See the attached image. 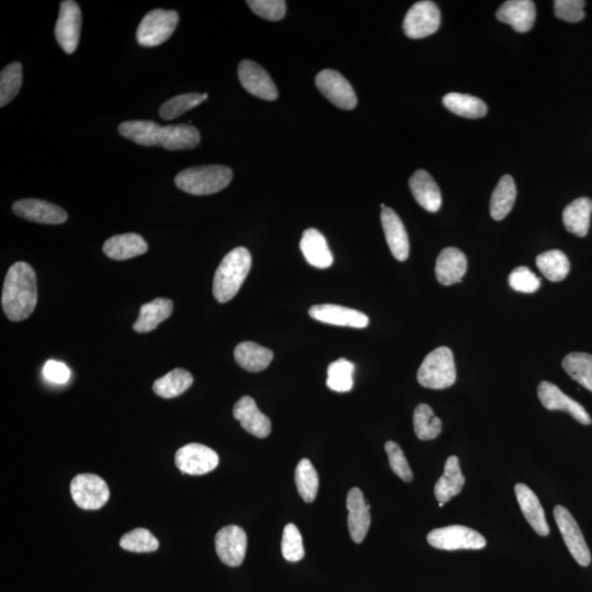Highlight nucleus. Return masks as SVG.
<instances>
[{"mask_svg": "<svg viewBox=\"0 0 592 592\" xmlns=\"http://www.w3.org/2000/svg\"><path fill=\"white\" fill-rule=\"evenodd\" d=\"M427 540L433 548L445 551L482 550L486 546L482 534L464 525H449L433 530Z\"/></svg>", "mask_w": 592, "mask_h": 592, "instance_id": "obj_6", "label": "nucleus"}, {"mask_svg": "<svg viewBox=\"0 0 592 592\" xmlns=\"http://www.w3.org/2000/svg\"><path fill=\"white\" fill-rule=\"evenodd\" d=\"M444 107L452 114L468 119H479L487 114V105L474 96L450 93L443 97Z\"/></svg>", "mask_w": 592, "mask_h": 592, "instance_id": "obj_34", "label": "nucleus"}, {"mask_svg": "<svg viewBox=\"0 0 592 592\" xmlns=\"http://www.w3.org/2000/svg\"><path fill=\"white\" fill-rule=\"evenodd\" d=\"M149 250L148 242L135 232L111 237L104 245V252L110 260H128L144 255Z\"/></svg>", "mask_w": 592, "mask_h": 592, "instance_id": "obj_25", "label": "nucleus"}, {"mask_svg": "<svg viewBox=\"0 0 592 592\" xmlns=\"http://www.w3.org/2000/svg\"><path fill=\"white\" fill-rule=\"evenodd\" d=\"M22 86L23 65L14 62L6 66L0 74V107L4 108L16 98Z\"/></svg>", "mask_w": 592, "mask_h": 592, "instance_id": "obj_41", "label": "nucleus"}, {"mask_svg": "<svg viewBox=\"0 0 592 592\" xmlns=\"http://www.w3.org/2000/svg\"><path fill=\"white\" fill-rule=\"evenodd\" d=\"M13 211L22 219L40 223V224H63L68 219V214L62 207L38 199H23L14 202Z\"/></svg>", "mask_w": 592, "mask_h": 592, "instance_id": "obj_15", "label": "nucleus"}, {"mask_svg": "<svg viewBox=\"0 0 592 592\" xmlns=\"http://www.w3.org/2000/svg\"><path fill=\"white\" fill-rule=\"evenodd\" d=\"M82 30V10L73 0L60 3L59 16L55 25V38L65 53L77 50Z\"/></svg>", "mask_w": 592, "mask_h": 592, "instance_id": "obj_10", "label": "nucleus"}, {"mask_svg": "<svg viewBox=\"0 0 592 592\" xmlns=\"http://www.w3.org/2000/svg\"><path fill=\"white\" fill-rule=\"evenodd\" d=\"M536 266L551 282L563 281L570 271L568 256L560 250H549L536 257Z\"/></svg>", "mask_w": 592, "mask_h": 592, "instance_id": "obj_36", "label": "nucleus"}, {"mask_svg": "<svg viewBox=\"0 0 592 592\" xmlns=\"http://www.w3.org/2000/svg\"><path fill=\"white\" fill-rule=\"evenodd\" d=\"M563 368L569 376L592 392V356L588 353L574 352L566 356Z\"/></svg>", "mask_w": 592, "mask_h": 592, "instance_id": "obj_38", "label": "nucleus"}, {"mask_svg": "<svg viewBox=\"0 0 592 592\" xmlns=\"http://www.w3.org/2000/svg\"><path fill=\"white\" fill-rule=\"evenodd\" d=\"M281 550L283 558L288 561H298L305 558V551L302 535L296 524H288L285 526Z\"/></svg>", "mask_w": 592, "mask_h": 592, "instance_id": "obj_44", "label": "nucleus"}, {"mask_svg": "<svg viewBox=\"0 0 592 592\" xmlns=\"http://www.w3.org/2000/svg\"><path fill=\"white\" fill-rule=\"evenodd\" d=\"M414 433L420 440L436 439L442 432V423L427 404H420L414 412Z\"/></svg>", "mask_w": 592, "mask_h": 592, "instance_id": "obj_37", "label": "nucleus"}, {"mask_svg": "<svg viewBox=\"0 0 592 592\" xmlns=\"http://www.w3.org/2000/svg\"><path fill=\"white\" fill-rule=\"evenodd\" d=\"M161 129L154 121H126L119 125V133L138 145L153 148L160 146Z\"/></svg>", "mask_w": 592, "mask_h": 592, "instance_id": "obj_29", "label": "nucleus"}, {"mask_svg": "<svg viewBox=\"0 0 592 592\" xmlns=\"http://www.w3.org/2000/svg\"><path fill=\"white\" fill-rule=\"evenodd\" d=\"M316 86L321 93L336 107L343 110L356 108L358 99L352 86L336 70H322L316 76Z\"/></svg>", "mask_w": 592, "mask_h": 592, "instance_id": "obj_12", "label": "nucleus"}, {"mask_svg": "<svg viewBox=\"0 0 592 592\" xmlns=\"http://www.w3.org/2000/svg\"><path fill=\"white\" fill-rule=\"evenodd\" d=\"M234 358L237 364L244 370L260 372L269 367L273 352L270 349L258 345L256 342H244L235 348Z\"/></svg>", "mask_w": 592, "mask_h": 592, "instance_id": "obj_30", "label": "nucleus"}, {"mask_svg": "<svg viewBox=\"0 0 592 592\" xmlns=\"http://www.w3.org/2000/svg\"><path fill=\"white\" fill-rule=\"evenodd\" d=\"M215 550L223 564L237 568L244 561L247 535L239 525H227L215 536Z\"/></svg>", "mask_w": 592, "mask_h": 592, "instance_id": "obj_13", "label": "nucleus"}, {"mask_svg": "<svg viewBox=\"0 0 592 592\" xmlns=\"http://www.w3.org/2000/svg\"><path fill=\"white\" fill-rule=\"evenodd\" d=\"M381 221L387 245L395 260H407L411 247H409L407 232L401 217L396 214V212L386 206L382 209Z\"/></svg>", "mask_w": 592, "mask_h": 592, "instance_id": "obj_20", "label": "nucleus"}, {"mask_svg": "<svg viewBox=\"0 0 592 592\" xmlns=\"http://www.w3.org/2000/svg\"><path fill=\"white\" fill-rule=\"evenodd\" d=\"M370 508L360 489H351L347 496L348 528L353 542L362 543L366 539L371 524Z\"/></svg>", "mask_w": 592, "mask_h": 592, "instance_id": "obj_18", "label": "nucleus"}, {"mask_svg": "<svg viewBox=\"0 0 592 592\" xmlns=\"http://www.w3.org/2000/svg\"><path fill=\"white\" fill-rule=\"evenodd\" d=\"M515 492L517 496L520 509L529 524L539 535L548 536L550 534V526L538 496L528 486L521 483L515 485Z\"/></svg>", "mask_w": 592, "mask_h": 592, "instance_id": "obj_23", "label": "nucleus"}, {"mask_svg": "<svg viewBox=\"0 0 592 592\" xmlns=\"http://www.w3.org/2000/svg\"><path fill=\"white\" fill-rule=\"evenodd\" d=\"M517 197V188L513 177L505 175L499 180L498 185L490 199V215L496 221H502L510 214Z\"/></svg>", "mask_w": 592, "mask_h": 592, "instance_id": "obj_33", "label": "nucleus"}, {"mask_svg": "<svg viewBox=\"0 0 592 592\" xmlns=\"http://www.w3.org/2000/svg\"><path fill=\"white\" fill-rule=\"evenodd\" d=\"M192 383H194V377L190 372L184 370V369H175L163 378L156 379L153 391L160 397L175 398L189 389Z\"/></svg>", "mask_w": 592, "mask_h": 592, "instance_id": "obj_35", "label": "nucleus"}, {"mask_svg": "<svg viewBox=\"0 0 592 592\" xmlns=\"http://www.w3.org/2000/svg\"><path fill=\"white\" fill-rule=\"evenodd\" d=\"M70 495L79 508L98 510L108 503L110 489L98 475L79 474L70 483Z\"/></svg>", "mask_w": 592, "mask_h": 592, "instance_id": "obj_7", "label": "nucleus"}, {"mask_svg": "<svg viewBox=\"0 0 592 592\" xmlns=\"http://www.w3.org/2000/svg\"><path fill=\"white\" fill-rule=\"evenodd\" d=\"M232 416L241 424L251 436L267 438L271 433L270 419L260 411L254 398L244 396L235 404Z\"/></svg>", "mask_w": 592, "mask_h": 592, "instance_id": "obj_19", "label": "nucleus"}, {"mask_svg": "<svg viewBox=\"0 0 592 592\" xmlns=\"http://www.w3.org/2000/svg\"><path fill=\"white\" fill-rule=\"evenodd\" d=\"M296 483L301 497L306 503H313L318 493L320 479L310 460L303 459L296 469Z\"/></svg>", "mask_w": 592, "mask_h": 592, "instance_id": "obj_39", "label": "nucleus"}, {"mask_svg": "<svg viewBox=\"0 0 592 592\" xmlns=\"http://www.w3.org/2000/svg\"><path fill=\"white\" fill-rule=\"evenodd\" d=\"M120 546L133 553H150L159 550V542L150 531L139 528L125 533L120 540Z\"/></svg>", "mask_w": 592, "mask_h": 592, "instance_id": "obj_43", "label": "nucleus"}, {"mask_svg": "<svg viewBox=\"0 0 592 592\" xmlns=\"http://www.w3.org/2000/svg\"><path fill=\"white\" fill-rule=\"evenodd\" d=\"M496 17L499 22L510 24L517 32H528L534 25L535 5L531 0H508L497 10Z\"/></svg>", "mask_w": 592, "mask_h": 592, "instance_id": "obj_21", "label": "nucleus"}, {"mask_svg": "<svg viewBox=\"0 0 592 592\" xmlns=\"http://www.w3.org/2000/svg\"><path fill=\"white\" fill-rule=\"evenodd\" d=\"M417 378L420 386L430 389H444L457 381L453 353L447 347L430 352L420 366Z\"/></svg>", "mask_w": 592, "mask_h": 592, "instance_id": "obj_4", "label": "nucleus"}, {"mask_svg": "<svg viewBox=\"0 0 592 592\" xmlns=\"http://www.w3.org/2000/svg\"><path fill=\"white\" fill-rule=\"evenodd\" d=\"M209 98L207 94H185L166 101L159 109V115L164 120H174L197 107Z\"/></svg>", "mask_w": 592, "mask_h": 592, "instance_id": "obj_42", "label": "nucleus"}, {"mask_svg": "<svg viewBox=\"0 0 592 592\" xmlns=\"http://www.w3.org/2000/svg\"><path fill=\"white\" fill-rule=\"evenodd\" d=\"M247 5L257 16L270 22H280L286 16L287 3L283 0H250Z\"/></svg>", "mask_w": 592, "mask_h": 592, "instance_id": "obj_46", "label": "nucleus"}, {"mask_svg": "<svg viewBox=\"0 0 592 592\" xmlns=\"http://www.w3.org/2000/svg\"><path fill=\"white\" fill-rule=\"evenodd\" d=\"M43 374L48 381L57 384H64L68 381L70 371L64 363L50 360L45 363Z\"/></svg>", "mask_w": 592, "mask_h": 592, "instance_id": "obj_49", "label": "nucleus"}, {"mask_svg": "<svg viewBox=\"0 0 592 592\" xmlns=\"http://www.w3.org/2000/svg\"><path fill=\"white\" fill-rule=\"evenodd\" d=\"M442 14L436 4L424 0L413 5L404 19L405 34L411 39H424L438 32Z\"/></svg>", "mask_w": 592, "mask_h": 592, "instance_id": "obj_8", "label": "nucleus"}, {"mask_svg": "<svg viewBox=\"0 0 592 592\" xmlns=\"http://www.w3.org/2000/svg\"><path fill=\"white\" fill-rule=\"evenodd\" d=\"M38 305L37 276L27 262L14 263L4 282L2 306L8 320L22 322L32 315Z\"/></svg>", "mask_w": 592, "mask_h": 592, "instance_id": "obj_1", "label": "nucleus"}, {"mask_svg": "<svg viewBox=\"0 0 592 592\" xmlns=\"http://www.w3.org/2000/svg\"><path fill=\"white\" fill-rule=\"evenodd\" d=\"M354 370H356V367L347 359H339V360L329 364L327 387L339 393L351 391Z\"/></svg>", "mask_w": 592, "mask_h": 592, "instance_id": "obj_40", "label": "nucleus"}, {"mask_svg": "<svg viewBox=\"0 0 592 592\" xmlns=\"http://www.w3.org/2000/svg\"><path fill=\"white\" fill-rule=\"evenodd\" d=\"M176 467L184 474L205 475L219 465V455L206 445L190 443L185 445L175 455Z\"/></svg>", "mask_w": 592, "mask_h": 592, "instance_id": "obj_9", "label": "nucleus"}, {"mask_svg": "<svg viewBox=\"0 0 592 592\" xmlns=\"http://www.w3.org/2000/svg\"><path fill=\"white\" fill-rule=\"evenodd\" d=\"M509 286L515 291L521 293H534L539 290L541 286L540 278L536 277L528 267H518L510 273Z\"/></svg>", "mask_w": 592, "mask_h": 592, "instance_id": "obj_47", "label": "nucleus"}, {"mask_svg": "<svg viewBox=\"0 0 592 592\" xmlns=\"http://www.w3.org/2000/svg\"><path fill=\"white\" fill-rule=\"evenodd\" d=\"M232 171L222 165L192 167L180 171L175 184L182 191L194 196L216 194L231 184Z\"/></svg>", "mask_w": 592, "mask_h": 592, "instance_id": "obj_3", "label": "nucleus"}, {"mask_svg": "<svg viewBox=\"0 0 592 592\" xmlns=\"http://www.w3.org/2000/svg\"><path fill=\"white\" fill-rule=\"evenodd\" d=\"M178 23L179 14L174 10H151L141 20L136 32V40L141 47H159L173 35Z\"/></svg>", "mask_w": 592, "mask_h": 592, "instance_id": "obj_5", "label": "nucleus"}, {"mask_svg": "<svg viewBox=\"0 0 592 592\" xmlns=\"http://www.w3.org/2000/svg\"><path fill=\"white\" fill-rule=\"evenodd\" d=\"M538 395L541 404L549 411H560L571 414L577 422L586 424H591V418L586 409L578 402L568 396L553 383L541 382L538 388Z\"/></svg>", "mask_w": 592, "mask_h": 592, "instance_id": "obj_16", "label": "nucleus"}, {"mask_svg": "<svg viewBox=\"0 0 592 592\" xmlns=\"http://www.w3.org/2000/svg\"><path fill=\"white\" fill-rule=\"evenodd\" d=\"M251 263L250 252L245 247H237L223 258L214 281L217 302L227 303L236 296L251 269Z\"/></svg>", "mask_w": 592, "mask_h": 592, "instance_id": "obj_2", "label": "nucleus"}, {"mask_svg": "<svg viewBox=\"0 0 592 592\" xmlns=\"http://www.w3.org/2000/svg\"><path fill=\"white\" fill-rule=\"evenodd\" d=\"M240 82L248 93L256 97L273 101L279 97V93L270 75L260 64L245 59L239 66Z\"/></svg>", "mask_w": 592, "mask_h": 592, "instance_id": "obj_14", "label": "nucleus"}, {"mask_svg": "<svg viewBox=\"0 0 592 592\" xmlns=\"http://www.w3.org/2000/svg\"><path fill=\"white\" fill-rule=\"evenodd\" d=\"M592 201L588 197H578L565 207L563 223L565 229L571 234L584 237L588 234Z\"/></svg>", "mask_w": 592, "mask_h": 592, "instance_id": "obj_32", "label": "nucleus"}, {"mask_svg": "<svg viewBox=\"0 0 592 592\" xmlns=\"http://www.w3.org/2000/svg\"><path fill=\"white\" fill-rule=\"evenodd\" d=\"M465 478L460 468L458 457L452 455L444 465V472L434 486V495L439 503L447 504L458 496L464 487Z\"/></svg>", "mask_w": 592, "mask_h": 592, "instance_id": "obj_27", "label": "nucleus"}, {"mask_svg": "<svg viewBox=\"0 0 592 592\" xmlns=\"http://www.w3.org/2000/svg\"><path fill=\"white\" fill-rule=\"evenodd\" d=\"M412 194L420 206L428 212H438L442 204V192L437 182L426 170L419 169L409 179Z\"/></svg>", "mask_w": 592, "mask_h": 592, "instance_id": "obj_24", "label": "nucleus"}, {"mask_svg": "<svg viewBox=\"0 0 592 592\" xmlns=\"http://www.w3.org/2000/svg\"><path fill=\"white\" fill-rule=\"evenodd\" d=\"M201 136L195 126L166 125L161 129L160 146L169 150H191L199 145Z\"/></svg>", "mask_w": 592, "mask_h": 592, "instance_id": "obj_31", "label": "nucleus"}, {"mask_svg": "<svg viewBox=\"0 0 592 592\" xmlns=\"http://www.w3.org/2000/svg\"><path fill=\"white\" fill-rule=\"evenodd\" d=\"M468 270L467 257L458 248H445L437 258L436 277L442 286L457 285Z\"/></svg>", "mask_w": 592, "mask_h": 592, "instance_id": "obj_22", "label": "nucleus"}, {"mask_svg": "<svg viewBox=\"0 0 592 592\" xmlns=\"http://www.w3.org/2000/svg\"><path fill=\"white\" fill-rule=\"evenodd\" d=\"M554 517L570 554L580 566H589L591 554L578 524L563 505H556Z\"/></svg>", "mask_w": 592, "mask_h": 592, "instance_id": "obj_11", "label": "nucleus"}, {"mask_svg": "<svg viewBox=\"0 0 592 592\" xmlns=\"http://www.w3.org/2000/svg\"><path fill=\"white\" fill-rule=\"evenodd\" d=\"M386 451L388 457L389 467L397 477L404 482H412L414 478L413 470L399 444L394 442L386 443Z\"/></svg>", "mask_w": 592, "mask_h": 592, "instance_id": "obj_45", "label": "nucleus"}, {"mask_svg": "<svg viewBox=\"0 0 592 592\" xmlns=\"http://www.w3.org/2000/svg\"><path fill=\"white\" fill-rule=\"evenodd\" d=\"M584 0H555V16L568 23H579L585 18Z\"/></svg>", "mask_w": 592, "mask_h": 592, "instance_id": "obj_48", "label": "nucleus"}, {"mask_svg": "<svg viewBox=\"0 0 592 592\" xmlns=\"http://www.w3.org/2000/svg\"><path fill=\"white\" fill-rule=\"evenodd\" d=\"M300 247L303 256L311 266L318 269H327L332 265V251L320 231L308 229L303 232Z\"/></svg>", "mask_w": 592, "mask_h": 592, "instance_id": "obj_26", "label": "nucleus"}, {"mask_svg": "<svg viewBox=\"0 0 592 592\" xmlns=\"http://www.w3.org/2000/svg\"><path fill=\"white\" fill-rule=\"evenodd\" d=\"M173 311V301L164 297L155 298L154 301L146 303L141 307L140 315L134 323L133 329L140 333L153 332L159 323L171 316Z\"/></svg>", "mask_w": 592, "mask_h": 592, "instance_id": "obj_28", "label": "nucleus"}, {"mask_svg": "<svg viewBox=\"0 0 592 592\" xmlns=\"http://www.w3.org/2000/svg\"><path fill=\"white\" fill-rule=\"evenodd\" d=\"M310 316L317 322L329 323V325L366 328L369 325V317L366 314L335 305H314L310 308Z\"/></svg>", "mask_w": 592, "mask_h": 592, "instance_id": "obj_17", "label": "nucleus"}]
</instances>
